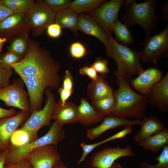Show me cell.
Returning a JSON list of instances; mask_svg holds the SVG:
<instances>
[{
    "label": "cell",
    "mask_w": 168,
    "mask_h": 168,
    "mask_svg": "<svg viewBox=\"0 0 168 168\" xmlns=\"http://www.w3.org/2000/svg\"><path fill=\"white\" fill-rule=\"evenodd\" d=\"M56 14L44 0H35L25 13L28 25L33 36L44 34L47 27L54 22Z\"/></svg>",
    "instance_id": "7"
},
{
    "label": "cell",
    "mask_w": 168,
    "mask_h": 168,
    "mask_svg": "<svg viewBox=\"0 0 168 168\" xmlns=\"http://www.w3.org/2000/svg\"><path fill=\"white\" fill-rule=\"evenodd\" d=\"M13 14L26 13L33 5L34 0H1Z\"/></svg>",
    "instance_id": "28"
},
{
    "label": "cell",
    "mask_w": 168,
    "mask_h": 168,
    "mask_svg": "<svg viewBox=\"0 0 168 168\" xmlns=\"http://www.w3.org/2000/svg\"><path fill=\"white\" fill-rule=\"evenodd\" d=\"M79 73L82 76H86L91 80H95L98 74L96 70L91 66H84L79 70Z\"/></svg>",
    "instance_id": "39"
},
{
    "label": "cell",
    "mask_w": 168,
    "mask_h": 168,
    "mask_svg": "<svg viewBox=\"0 0 168 168\" xmlns=\"http://www.w3.org/2000/svg\"><path fill=\"white\" fill-rule=\"evenodd\" d=\"M58 91L60 95V98L59 100L62 105L65 104L67 100L72 95L73 92V91L67 90L62 87L59 88Z\"/></svg>",
    "instance_id": "42"
},
{
    "label": "cell",
    "mask_w": 168,
    "mask_h": 168,
    "mask_svg": "<svg viewBox=\"0 0 168 168\" xmlns=\"http://www.w3.org/2000/svg\"><path fill=\"white\" fill-rule=\"evenodd\" d=\"M30 32L25 14H13L0 23V37L8 41Z\"/></svg>",
    "instance_id": "13"
},
{
    "label": "cell",
    "mask_w": 168,
    "mask_h": 168,
    "mask_svg": "<svg viewBox=\"0 0 168 168\" xmlns=\"http://www.w3.org/2000/svg\"><path fill=\"white\" fill-rule=\"evenodd\" d=\"M78 14L68 8L62 12L56 13L54 22L59 25L62 28L71 30L75 36L78 37L77 29Z\"/></svg>",
    "instance_id": "24"
},
{
    "label": "cell",
    "mask_w": 168,
    "mask_h": 168,
    "mask_svg": "<svg viewBox=\"0 0 168 168\" xmlns=\"http://www.w3.org/2000/svg\"><path fill=\"white\" fill-rule=\"evenodd\" d=\"M16 114V112L13 108L7 110L0 107V119L5 117L12 116Z\"/></svg>",
    "instance_id": "44"
},
{
    "label": "cell",
    "mask_w": 168,
    "mask_h": 168,
    "mask_svg": "<svg viewBox=\"0 0 168 168\" xmlns=\"http://www.w3.org/2000/svg\"><path fill=\"white\" fill-rule=\"evenodd\" d=\"M102 123L98 126L87 131L86 137L92 140L102 134L106 131L122 126L139 125L140 120H129L127 119L109 115L104 117Z\"/></svg>",
    "instance_id": "17"
},
{
    "label": "cell",
    "mask_w": 168,
    "mask_h": 168,
    "mask_svg": "<svg viewBox=\"0 0 168 168\" xmlns=\"http://www.w3.org/2000/svg\"><path fill=\"white\" fill-rule=\"evenodd\" d=\"M30 113L21 111L15 115L0 119V151L8 148L13 133L28 118Z\"/></svg>",
    "instance_id": "15"
},
{
    "label": "cell",
    "mask_w": 168,
    "mask_h": 168,
    "mask_svg": "<svg viewBox=\"0 0 168 168\" xmlns=\"http://www.w3.org/2000/svg\"><path fill=\"white\" fill-rule=\"evenodd\" d=\"M73 78L70 72L66 71L63 79L62 88L69 91H73Z\"/></svg>",
    "instance_id": "40"
},
{
    "label": "cell",
    "mask_w": 168,
    "mask_h": 168,
    "mask_svg": "<svg viewBox=\"0 0 168 168\" xmlns=\"http://www.w3.org/2000/svg\"><path fill=\"white\" fill-rule=\"evenodd\" d=\"M158 1L148 0L138 3L134 0L125 1L123 7L125 12L121 16L123 24L130 27L138 24L143 29L147 36L157 26L158 16L155 12Z\"/></svg>",
    "instance_id": "4"
},
{
    "label": "cell",
    "mask_w": 168,
    "mask_h": 168,
    "mask_svg": "<svg viewBox=\"0 0 168 168\" xmlns=\"http://www.w3.org/2000/svg\"><path fill=\"white\" fill-rule=\"evenodd\" d=\"M163 77V72L155 67L148 68L138 76L129 80V83L139 94L147 96L152 86Z\"/></svg>",
    "instance_id": "14"
},
{
    "label": "cell",
    "mask_w": 168,
    "mask_h": 168,
    "mask_svg": "<svg viewBox=\"0 0 168 168\" xmlns=\"http://www.w3.org/2000/svg\"><path fill=\"white\" fill-rule=\"evenodd\" d=\"M5 168H33L29 161L26 159L12 164H5Z\"/></svg>",
    "instance_id": "41"
},
{
    "label": "cell",
    "mask_w": 168,
    "mask_h": 168,
    "mask_svg": "<svg viewBox=\"0 0 168 168\" xmlns=\"http://www.w3.org/2000/svg\"><path fill=\"white\" fill-rule=\"evenodd\" d=\"M115 101L113 94L92 101L96 111L103 117L110 115L114 108Z\"/></svg>",
    "instance_id": "26"
},
{
    "label": "cell",
    "mask_w": 168,
    "mask_h": 168,
    "mask_svg": "<svg viewBox=\"0 0 168 168\" xmlns=\"http://www.w3.org/2000/svg\"><path fill=\"white\" fill-rule=\"evenodd\" d=\"M34 141L27 132L20 128L16 130L12 134L10 143L14 146H20Z\"/></svg>",
    "instance_id": "31"
},
{
    "label": "cell",
    "mask_w": 168,
    "mask_h": 168,
    "mask_svg": "<svg viewBox=\"0 0 168 168\" xmlns=\"http://www.w3.org/2000/svg\"><path fill=\"white\" fill-rule=\"evenodd\" d=\"M135 156L132 147L126 145L124 148L119 146L107 147L95 152L87 162L88 168H108L117 159Z\"/></svg>",
    "instance_id": "10"
},
{
    "label": "cell",
    "mask_w": 168,
    "mask_h": 168,
    "mask_svg": "<svg viewBox=\"0 0 168 168\" xmlns=\"http://www.w3.org/2000/svg\"><path fill=\"white\" fill-rule=\"evenodd\" d=\"M144 46L139 52L143 63L150 62L156 67L160 58L168 54V25L160 33L147 36L142 44Z\"/></svg>",
    "instance_id": "8"
},
{
    "label": "cell",
    "mask_w": 168,
    "mask_h": 168,
    "mask_svg": "<svg viewBox=\"0 0 168 168\" xmlns=\"http://www.w3.org/2000/svg\"><path fill=\"white\" fill-rule=\"evenodd\" d=\"M29 34L15 38L11 41L7 47V51L12 52L23 56L26 52Z\"/></svg>",
    "instance_id": "29"
},
{
    "label": "cell",
    "mask_w": 168,
    "mask_h": 168,
    "mask_svg": "<svg viewBox=\"0 0 168 168\" xmlns=\"http://www.w3.org/2000/svg\"><path fill=\"white\" fill-rule=\"evenodd\" d=\"M9 152V149H7L2 152L0 156V168H5V161Z\"/></svg>",
    "instance_id": "45"
},
{
    "label": "cell",
    "mask_w": 168,
    "mask_h": 168,
    "mask_svg": "<svg viewBox=\"0 0 168 168\" xmlns=\"http://www.w3.org/2000/svg\"><path fill=\"white\" fill-rule=\"evenodd\" d=\"M108 168H125L119 163L114 162L110 167Z\"/></svg>",
    "instance_id": "48"
},
{
    "label": "cell",
    "mask_w": 168,
    "mask_h": 168,
    "mask_svg": "<svg viewBox=\"0 0 168 168\" xmlns=\"http://www.w3.org/2000/svg\"><path fill=\"white\" fill-rule=\"evenodd\" d=\"M53 168H68L66 166L62 161H60Z\"/></svg>",
    "instance_id": "49"
},
{
    "label": "cell",
    "mask_w": 168,
    "mask_h": 168,
    "mask_svg": "<svg viewBox=\"0 0 168 168\" xmlns=\"http://www.w3.org/2000/svg\"><path fill=\"white\" fill-rule=\"evenodd\" d=\"M106 49L107 56L114 60L117 69L113 74H117L126 79L138 76L143 71L140 62L139 52L127 46L117 43L111 35H108Z\"/></svg>",
    "instance_id": "3"
},
{
    "label": "cell",
    "mask_w": 168,
    "mask_h": 168,
    "mask_svg": "<svg viewBox=\"0 0 168 168\" xmlns=\"http://www.w3.org/2000/svg\"><path fill=\"white\" fill-rule=\"evenodd\" d=\"M115 41L118 44L127 46L133 43V37L128 26L122 23L118 19L114 23L113 28Z\"/></svg>",
    "instance_id": "25"
},
{
    "label": "cell",
    "mask_w": 168,
    "mask_h": 168,
    "mask_svg": "<svg viewBox=\"0 0 168 168\" xmlns=\"http://www.w3.org/2000/svg\"><path fill=\"white\" fill-rule=\"evenodd\" d=\"M108 61L101 57H96L94 63L91 66L100 75L108 74L110 71L108 66Z\"/></svg>",
    "instance_id": "37"
},
{
    "label": "cell",
    "mask_w": 168,
    "mask_h": 168,
    "mask_svg": "<svg viewBox=\"0 0 168 168\" xmlns=\"http://www.w3.org/2000/svg\"><path fill=\"white\" fill-rule=\"evenodd\" d=\"M20 55L12 52L7 51L0 56V63L7 66H9L10 64L16 63L23 58Z\"/></svg>",
    "instance_id": "34"
},
{
    "label": "cell",
    "mask_w": 168,
    "mask_h": 168,
    "mask_svg": "<svg viewBox=\"0 0 168 168\" xmlns=\"http://www.w3.org/2000/svg\"><path fill=\"white\" fill-rule=\"evenodd\" d=\"M8 40L6 38L0 37V53L2 51V47L4 44Z\"/></svg>",
    "instance_id": "47"
},
{
    "label": "cell",
    "mask_w": 168,
    "mask_h": 168,
    "mask_svg": "<svg viewBox=\"0 0 168 168\" xmlns=\"http://www.w3.org/2000/svg\"><path fill=\"white\" fill-rule=\"evenodd\" d=\"M1 153L2 152L0 151V156L1 154Z\"/></svg>",
    "instance_id": "50"
},
{
    "label": "cell",
    "mask_w": 168,
    "mask_h": 168,
    "mask_svg": "<svg viewBox=\"0 0 168 168\" xmlns=\"http://www.w3.org/2000/svg\"><path fill=\"white\" fill-rule=\"evenodd\" d=\"M9 65L20 76L36 78L47 83L51 89L59 88L61 64L37 41L28 38L27 49L23 58Z\"/></svg>",
    "instance_id": "1"
},
{
    "label": "cell",
    "mask_w": 168,
    "mask_h": 168,
    "mask_svg": "<svg viewBox=\"0 0 168 168\" xmlns=\"http://www.w3.org/2000/svg\"><path fill=\"white\" fill-rule=\"evenodd\" d=\"M62 28L58 24L54 23L50 25L47 28L48 35L53 38L59 37L62 34Z\"/></svg>",
    "instance_id": "38"
},
{
    "label": "cell",
    "mask_w": 168,
    "mask_h": 168,
    "mask_svg": "<svg viewBox=\"0 0 168 168\" xmlns=\"http://www.w3.org/2000/svg\"><path fill=\"white\" fill-rule=\"evenodd\" d=\"M106 76L98 75L95 80H91L87 88V94L92 101L113 94V89L106 80Z\"/></svg>",
    "instance_id": "22"
},
{
    "label": "cell",
    "mask_w": 168,
    "mask_h": 168,
    "mask_svg": "<svg viewBox=\"0 0 168 168\" xmlns=\"http://www.w3.org/2000/svg\"><path fill=\"white\" fill-rule=\"evenodd\" d=\"M139 125L140 126V130L133 137L134 141L138 143L166 128L162 122L155 115L146 116L140 120Z\"/></svg>",
    "instance_id": "21"
},
{
    "label": "cell",
    "mask_w": 168,
    "mask_h": 168,
    "mask_svg": "<svg viewBox=\"0 0 168 168\" xmlns=\"http://www.w3.org/2000/svg\"><path fill=\"white\" fill-rule=\"evenodd\" d=\"M77 106L75 103L69 101L62 105L59 100L53 114V119L62 127L65 124L77 122Z\"/></svg>",
    "instance_id": "19"
},
{
    "label": "cell",
    "mask_w": 168,
    "mask_h": 168,
    "mask_svg": "<svg viewBox=\"0 0 168 168\" xmlns=\"http://www.w3.org/2000/svg\"><path fill=\"white\" fill-rule=\"evenodd\" d=\"M139 146L156 154L168 144V128L148 137L138 142Z\"/></svg>",
    "instance_id": "23"
},
{
    "label": "cell",
    "mask_w": 168,
    "mask_h": 168,
    "mask_svg": "<svg viewBox=\"0 0 168 168\" xmlns=\"http://www.w3.org/2000/svg\"><path fill=\"white\" fill-rule=\"evenodd\" d=\"M77 29L85 34L95 37L104 45L107 44L108 35L88 15L78 14Z\"/></svg>",
    "instance_id": "18"
},
{
    "label": "cell",
    "mask_w": 168,
    "mask_h": 168,
    "mask_svg": "<svg viewBox=\"0 0 168 168\" xmlns=\"http://www.w3.org/2000/svg\"><path fill=\"white\" fill-rule=\"evenodd\" d=\"M125 1L124 0H105L87 14L108 35H111L114 23L118 19L119 11Z\"/></svg>",
    "instance_id": "9"
},
{
    "label": "cell",
    "mask_w": 168,
    "mask_h": 168,
    "mask_svg": "<svg viewBox=\"0 0 168 168\" xmlns=\"http://www.w3.org/2000/svg\"><path fill=\"white\" fill-rule=\"evenodd\" d=\"M26 159L33 168H53L61 161V156L56 146L48 144L32 150Z\"/></svg>",
    "instance_id": "12"
},
{
    "label": "cell",
    "mask_w": 168,
    "mask_h": 168,
    "mask_svg": "<svg viewBox=\"0 0 168 168\" xmlns=\"http://www.w3.org/2000/svg\"><path fill=\"white\" fill-rule=\"evenodd\" d=\"M12 14L11 11L0 0V23Z\"/></svg>",
    "instance_id": "43"
},
{
    "label": "cell",
    "mask_w": 168,
    "mask_h": 168,
    "mask_svg": "<svg viewBox=\"0 0 168 168\" xmlns=\"http://www.w3.org/2000/svg\"><path fill=\"white\" fill-rule=\"evenodd\" d=\"M161 12L163 15V19L168 21V3L162 7Z\"/></svg>",
    "instance_id": "46"
},
{
    "label": "cell",
    "mask_w": 168,
    "mask_h": 168,
    "mask_svg": "<svg viewBox=\"0 0 168 168\" xmlns=\"http://www.w3.org/2000/svg\"><path fill=\"white\" fill-rule=\"evenodd\" d=\"M151 106L162 112H168V73L151 88L147 96Z\"/></svg>",
    "instance_id": "16"
},
{
    "label": "cell",
    "mask_w": 168,
    "mask_h": 168,
    "mask_svg": "<svg viewBox=\"0 0 168 168\" xmlns=\"http://www.w3.org/2000/svg\"><path fill=\"white\" fill-rule=\"evenodd\" d=\"M105 0H75L72 1L70 8L77 13L89 12L100 6Z\"/></svg>",
    "instance_id": "27"
},
{
    "label": "cell",
    "mask_w": 168,
    "mask_h": 168,
    "mask_svg": "<svg viewBox=\"0 0 168 168\" xmlns=\"http://www.w3.org/2000/svg\"><path fill=\"white\" fill-rule=\"evenodd\" d=\"M69 51L71 56L77 59L82 58L86 54V49L85 46L79 42L72 43L70 46Z\"/></svg>",
    "instance_id": "35"
},
{
    "label": "cell",
    "mask_w": 168,
    "mask_h": 168,
    "mask_svg": "<svg viewBox=\"0 0 168 168\" xmlns=\"http://www.w3.org/2000/svg\"><path fill=\"white\" fill-rule=\"evenodd\" d=\"M24 83L21 79H16L11 84L0 89V100L7 106L30 113V102L28 93L24 88Z\"/></svg>",
    "instance_id": "11"
},
{
    "label": "cell",
    "mask_w": 168,
    "mask_h": 168,
    "mask_svg": "<svg viewBox=\"0 0 168 168\" xmlns=\"http://www.w3.org/2000/svg\"><path fill=\"white\" fill-rule=\"evenodd\" d=\"M44 1L56 13L69 8L72 2L70 0H44Z\"/></svg>",
    "instance_id": "32"
},
{
    "label": "cell",
    "mask_w": 168,
    "mask_h": 168,
    "mask_svg": "<svg viewBox=\"0 0 168 168\" xmlns=\"http://www.w3.org/2000/svg\"><path fill=\"white\" fill-rule=\"evenodd\" d=\"M155 160L158 162L156 165H150L142 161L139 163V166L140 168H168V144L163 147L161 154Z\"/></svg>",
    "instance_id": "30"
},
{
    "label": "cell",
    "mask_w": 168,
    "mask_h": 168,
    "mask_svg": "<svg viewBox=\"0 0 168 168\" xmlns=\"http://www.w3.org/2000/svg\"><path fill=\"white\" fill-rule=\"evenodd\" d=\"M46 96L45 105L43 109L33 112L20 129L27 132L34 140L37 138L38 130L45 126L51 124L53 114L57 102L52 89L49 88L45 91Z\"/></svg>",
    "instance_id": "6"
},
{
    "label": "cell",
    "mask_w": 168,
    "mask_h": 168,
    "mask_svg": "<svg viewBox=\"0 0 168 168\" xmlns=\"http://www.w3.org/2000/svg\"><path fill=\"white\" fill-rule=\"evenodd\" d=\"M66 137L65 131L54 121L48 132L39 138L21 146H16L10 143L5 164L15 163L25 159L31 151L42 146L52 144L56 147Z\"/></svg>",
    "instance_id": "5"
},
{
    "label": "cell",
    "mask_w": 168,
    "mask_h": 168,
    "mask_svg": "<svg viewBox=\"0 0 168 168\" xmlns=\"http://www.w3.org/2000/svg\"><path fill=\"white\" fill-rule=\"evenodd\" d=\"M10 66H5L0 63V89L10 84V79L13 72Z\"/></svg>",
    "instance_id": "33"
},
{
    "label": "cell",
    "mask_w": 168,
    "mask_h": 168,
    "mask_svg": "<svg viewBox=\"0 0 168 168\" xmlns=\"http://www.w3.org/2000/svg\"><path fill=\"white\" fill-rule=\"evenodd\" d=\"M80 104L77 106V122L81 124L89 126L96 124L104 118L97 113L87 99L81 98Z\"/></svg>",
    "instance_id": "20"
},
{
    "label": "cell",
    "mask_w": 168,
    "mask_h": 168,
    "mask_svg": "<svg viewBox=\"0 0 168 168\" xmlns=\"http://www.w3.org/2000/svg\"><path fill=\"white\" fill-rule=\"evenodd\" d=\"M108 139L107 138L101 141L91 144H87L85 142L81 143L80 145L82 149L83 153L77 163V165L85 161L87 156L95 148L104 143L109 142Z\"/></svg>",
    "instance_id": "36"
},
{
    "label": "cell",
    "mask_w": 168,
    "mask_h": 168,
    "mask_svg": "<svg viewBox=\"0 0 168 168\" xmlns=\"http://www.w3.org/2000/svg\"><path fill=\"white\" fill-rule=\"evenodd\" d=\"M113 75L119 87L113 92L115 104L110 115L127 119H143L146 116L145 112L149 103L147 96L134 91L129 84V79L117 74Z\"/></svg>",
    "instance_id": "2"
}]
</instances>
